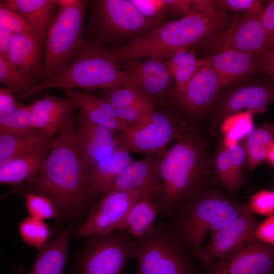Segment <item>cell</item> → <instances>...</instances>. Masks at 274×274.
I'll use <instances>...</instances> for the list:
<instances>
[{"label": "cell", "instance_id": "1", "mask_svg": "<svg viewBox=\"0 0 274 274\" xmlns=\"http://www.w3.org/2000/svg\"><path fill=\"white\" fill-rule=\"evenodd\" d=\"M76 117L67 122L54 137L37 181L29 191L50 198L61 221L72 219L88 209L90 170L76 142Z\"/></svg>", "mask_w": 274, "mask_h": 274}, {"label": "cell", "instance_id": "2", "mask_svg": "<svg viewBox=\"0 0 274 274\" xmlns=\"http://www.w3.org/2000/svg\"><path fill=\"white\" fill-rule=\"evenodd\" d=\"M213 170L210 141L196 124L161 156L159 214L170 217L179 205L212 181Z\"/></svg>", "mask_w": 274, "mask_h": 274}, {"label": "cell", "instance_id": "3", "mask_svg": "<svg viewBox=\"0 0 274 274\" xmlns=\"http://www.w3.org/2000/svg\"><path fill=\"white\" fill-rule=\"evenodd\" d=\"M247 210V204L223 192L212 180L179 205L164 223L182 252L191 260L207 236L235 220Z\"/></svg>", "mask_w": 274, "mask_h": 274}, {"label": "cell", "instance_id": "4", "mask_svg": "<svg viewBox=\"0 0 274 274\" xmlns=\"http://www.w3.org/2000/svg\"><path fill=\"white\" fill-rule=\"evenodd\" d=\"M225 25L218 10L194 11L110 50L118 62L159 57L174 49L194 47L223 30Z\"/></svg>", "mask_w": 274, "mask_h": 274}, {"label": "cell", "instance_id": "5", "mask_svg": "<svg viewBox=\"0 0 274 274\" xmlns=\"http://www.w3.org/2000/svg\"><path fill=\"white\" fill-rule=\"evenodd\" d=\"M119 87L132 88V85L110 49L99 39H83L69 61L57 74L18 97L25 98L49 88L64 91Z\"/></svg>", "mask_w": 274, "mask_h": 274}, {"label": "cell", "instance_id": "6", "mask_svg": "<svg viewBox=\"0 0 274 274\" xmlns=\"http://www.w3.org/2000/svg\"><path fill=\"white\" fill-rule=\"evenodd\" d=\"M91 3L88 30L91 39H99L112 48L163 24L145 17L130 0H94Z\"/></svg>", "mask_w": 274, "mask_h": 274}, {"label": "cell", "instance_id": "7", "mask_svg": "<svg viewBox=\"0 0 274 274\" xmlns=\"http://www.w3.org/2000/svg\"><path fill=\"white\" fill-rule=\"evenodd\" d=\"M196 124L174 109H156L140 123L115 135L117 146L130 152L162 155L168 144Z\"/></svg>", "mask_w": 274, "mask_h": 274}, {"label": "cell", "instance_id": "8", "mask_svg": "<svg viewBox=\"0 0 274 274\" xmlns=\"http://www.w3.org/2000/svg\"><path fill=\"white\" fill-rule=\"evenodd\" d=\"M88 3L87 0H76L67 7L58 8L46 36L43 66L38 77L42 82L54 76L69 61L83 39Z\"/></svg>", "mask_w": 274, "mask_h": 274}, {"label": "cell", "instance_id": "9", "mask_svg": "<svg viewBox=\"0 0 274 274\" xmlns=\"http://www.w3.org/2000/svg\"><path fill=\"white\" fill-rule=\"evenodd\" d=\"M86 238L70 274H125L136 239L119 229Z\"/></svg>", "mask_w": 274, "mask_h": 274}, {"label": "cell", "instance_id": "10", "mask_svg": "<svg viewBox=\"0 0 274 274\" xmlns=\"http://www.w3.org/2000/svg\"><path fill=\"white\" fill-rule=\"evenodd\" d=\"M136 240L134 274H200L182 252L164 223H155Z\"/></svg>", "mask_w": 274, "mask_h": 274}, {"label": "cell", "instance_id": "11", "mask_svg": "<svg viewBox=\"0 0 274 274\" xmlns=\"http://www.w3.org/2000/svg\"><path fill=\"white\" fill-rule=\"evenodd\" d=\"M257 74L224 87L210 113L209 130L216 133L225 118L245 110L265 112L274 101V82Z\"/></svg>", "mask_w": 274, "mask_h": 274}, {"label": "cell", "instance_id": "12", "mask_svg": "<svg viewBox=\"0 0 274 274\" xmlns=\"http://www.w3.org/2000/svg\"><path fill=\"white\" fill-rule=\"evenodd\" d=\"M264 9L261 2L234 19L224 30L194 48L209 55L224 51H234L253 55L265 52V37L261 22Z\"/></svg>", "mask_w": 274, "mask_h": 274}, {"label": "cell", "instance_id": "13", "mask_svg": "<svg viewBox=\"0 0 274 274\" xmlns=\"http://www.w3.org/2000/svg\"><path fill=\"white\" fill-rule=\"evenodd\" d=\"M224 87L217 73L207 65L193 77L181 91H172L166 97L170 107L190 121L209 114Z\"/></svg>", "mask_w": 274, "mask_h": 274}, {"label": "cell", "instance_id": "14", "mask_svg": "<svg viewBox=\"0 0 274 274\" xmlns=\"http://www.w3.org/2000/svg\"><path fill=\"white\" fill-rule=\"evenodd\" d=\"M143 193L139 190L108 191L92 207L76 237L106 234L117 229L131 207Z\"/></svg>", "mask_w": 274, "mask_h": 274}, {"label": "cell", "instance_id": "15", "mask_svg": "<svg viewBox=\"0 0 274 274\" xmlns=\"http://www.w3.org/2000/svg\"><path fill=\"white\" fill-rule=\"evenodd\" d=\"M259 224L255 214L247 210L235 220L213 232L194 259L207 268L252 238Z\"/></svg>", "mask_w": 274, "mask_h": 274}, {"label": "cell", "instance_id": "16", "mask_svg": "<svg viewBox=\"0 0 274 274\" xmlns=\"http://www.w3.org/2000/svg\"><path fill=\"white\" fill-rule=\"evenodd\" d=\"M206 269L203 274H274V248L254 237Z\"/></svg>", "mask_w": 274, "mask_h": 274}, {"label": "cell", "instance_id": "17", "mask_svg": "<svg viewBox=\"0 0 274 274\" xmlns=\"http://www.w3.org/2000/svg\"><path fill=\"white\" fill-rule=\"evenodd\" d=\"M118 63L122 71L129 79L132 88L140 89L156 100L166 98L176 87L166 64L161 57Z\"/></svg>", "mask_w": 274, "mask_h": 274}, {"label": "cell", "instance_id": "18", "mask_svg": "<svg viewBox=\"0 0 274 274\" xmlns=\"http://www.w3.org/2000/svg\"><path fill=\"white\" fill-rule=\"evenodd\" d=\"M115 133L78 115L75 137L82 157L89 170L110 155L117 146Z\"/></svg>", "mask_w": 274, "mask_h": 274}, {"label": "cell", "instance_id": "19", "mask_svg": "<svg viewBox=\"0 0 274 274\" xmlns=\"http://www.w3.org/2000/svg\"><path fill=\"white\" fill-rule=\"evenodd\" d=\"M161 156L148 155L140 160H133L115 179L108 191L139 190L143 194L154 196L157 201L161 189L159 172Z\"/></svg>", "mask_w": 274, "mask_h": 274}, {"label": "cell", "instance_id": "20", "mask_svg": "<svg viewBox=\"0 0 274 274\" xmlns=\"http://www.w3.org/2000/svg\"><path fill=\"white\" fill-rule=\"evenodd\" d=\"M53 141L44 147L0 166V183L12 187L11 192L30 191L49 153Z\"/></svg>", "mask_w": 274, "mask_h": 274}, {"label": "cell", "instance_id": "21", "mask_svg": "<svg viewBox=\"0 0 274 274\" xmlns=\"http://www.w3.org/2000/svg\"><path fill=\"white\" fill-rule=\"evenodd\" d=\"M133 160L130 152L122 146L113 151L90 170L87 183L88 209L106 193L118 175Z\"/></svg>", "mask_w": 274, "mask_h": 274}, {"label": "cell", "instance_id": "22", "mask_svg": "<svg viewBox=\"0 0 274 274\" xmlns=\"http://www.w3.org/2000/svg\"><path fill=\"white\" fill-rule=\"evenodd\" d=\"M28 106L35 128L52 137L67 122L75 117L76 109L70 99L66 97L61 98L53 95L48 91L44 97Z\"/></svg>", "mask_w": 274, "mask_h": 274}, {"label": "cell", "instance_id": "23", "mask_svg": "<svg viewBox=\"0 0 274 274\" xmlns=\"http://www.w3.org/2000/svg\"><path fill=\"white\" fill-rule=\"evenodd\" d=\"M258 56L227 50L202 59L204 65L217 73L225 87L259 73Z\"/></svg>", "mask_w": 274, "mask_h": 274}, {"label": "cell", "instance_id": "24", "mask_svg": "<svg viewBox=\"0 0 274 274\" xmlns=\"http://www.w3.org/2000/svg\"><path fill=\"white\" fill-rule=\"evenodd\" d=\"M44 57L45 49L35 36L27 33L13 34L8 59L20 72L38 78Z\"/></svg>", "mask_w": 274, "mask_h": 274}, {"label": "cell", "instance_id": "25", "mask_svg": "<svg viewBox=\"0 0 274 274\" xmlns=\"http://www.w3.org/2000/svg\"><path fill=\"white\" fill-rule=\"evenodd\" d=\"M0 3L18 12L28 21L45 49L47 30L58 8L55 0H4Z\"/></svg>", "mask_w": 274, "mask_h": 274}, {"label": "cell", "instance_id": "26", "mask_svg": "<svg viewBox=\"0 0 274 274\" xmlns=\"http://www.w3.org/2000/svg\"><path fill=\"white\" fill-rule=\"evenodd\" d=\"M72 230L66 228L47 243L38 253L27 274H64L68 259V247Z\"/></svg>", "mask_w": 274, "mask_h": 274}, {"label": "cell", "instance_id": "27", "mask_svg": "<svg viewBox=\"0 0 274 274\" xmlns=\"http://www.w3.org/2000/svg\"><path fill=\"white\" fill-rule=\"evenodd\" d=\"M158 214L156 199L151 195L143 194L131 207L117 229L134 238H140L153 227Z\"/></svg>", "mask_w": 274, "mask_h": 274}, {"label": "cell", "instance_id": "28", "mask_svg": "<svg viewBox=\"0 0 274 274\" xmlns=\"http://www.w3.org/2000/svg\"><path fill=\"white\" fill-rule=\"evenodd\" d=\"M54 138L39 129L22 133L0 134V166L44 147Z\"/></svg>", "mask_w": 274, "mask_h": 274}, {"label": "cell", "instance_id": "29", "mask_svg": "<svg viewBox=\"0 0 274 274\" xmlns=\"http://www.w3.org/2000/svg\"><path fill=\"white\" fill-rule=\"evenodd\" d=\"M175 84L173 91H182L193 77L202 67V58L198 59L195 52L191 49L181 48L162 55Z\"/></svg>", "mask_w": 274, "mask_h": 274}, {"label": "cell", "instance_id": "30", "mask_svg": "<svg viewBox=\"0 0 274 274\" xmlns=\"http://www.w3.org/2000/svg\"><path fill=\"white\" fill-rule=\"evenodd\" d=\"M274 142V123L266 122L254 128L244 139L246 165L251 173L266 161L269 148Z\"/></svg>", "mask_w": 274, "mask_h": 274}, {"label": "cell", "instance_id": "31", "mask_svg": "<svg viewBox=\"0 0 274 274\" xmlns=\"http://www.w3.org/2000/svg\"><path fill=\"white\" fill-rule=\"evenodd\" d=\"M66 97L73 104L78 115L95 124L101 125L115 133L125 130L127 126L119 119L115 118L101 111L97 107L87 101L78 89L63 91Z\"/></svg>", "mask_w": 274, "mask_h": 274}, {"label": "cell", "instance_id": "32", "mask_svg": "<svg viewBox=\"0 0 274 274\" xmlns=\"http://www.w3.org/2000/svg\"><path fill=\"white\" fill-rule=\"evenodd\" d=\"M253 115L252 112L245 110L229 115L223 121L220 126L223 136L221 144L227 151L244 140L254 128Z\"/></svg>", "mask_w": 274, "mask_h": 274}, {"label": "cell", "instance_id": "33", "mask_svg": "<svg viewBox=\"0 0 274 274\" xmlns=\"http://www.w3.org/2000/svg\"><path fill=\"white\" fill-rule=\"evenodd\" d=\"M36 129L29 106L18 102L0 111V134L22 133Z\"/></svg>", "mask_w": 274, "mask_h": 274}, {"label": "cell", "instance_id": "34", "mask_svg": "<svg viewBox=\"0 0 274 274\" xmlns=\"http://www.w3.org/2000/svg\"><path fill=\"white\" fill-rule=\"evenodd\" d=\"M37 78L23 74L8 58L0 56V82L17 97L37 85Z\"/></svg>", "mask_w": 274, "mask_h": 274}, {"label": "cell", "instance_id": "35", "mask_svg": "<svg viewBox=\"0 0 274 274\" xmlns=\"http://www.w3.org/2000/svg\"><path fill=\"white\" fill-rule=\"evenodd\" d=\"M18 230L23 242L38 251L48 243L51 236L50 227L45 221L29 216L19 223Z\"/></svg>", "mask_w": 274, "mask_h": 274}, {"label": "cell", "instance_id": "36", "mask_svg": "<svg viewBox=\"0 0 274 274\" xmlns=\"http://www.w3.org/2000/svg\"><path fill=\"white\" fill-rule=\"evenodd\" d=\"M101 90L99 96L109 101L115 109L143 103L157 102V100L138 88L119 87Z\"/></svg>", "mask_w": 274, "mask_h": 274}, {"label": "cell", "instance_id": "37", "mask_svg": "<svg viewBox=\"0 0 274 274\" xmlns=\"http://www.w3.org/2000/svg\"><path fill=\"white\" fill-rule=\"evenodd\" d=\"M25 207L29 216L43 221L59 219V212L54 202L41 193L26 191L22 193Z\"/></svg>", "mask_w": 274, "mask_h": 274}, {"label": "cell", "instance_id": "38", "mask_svg": "<svg viewBox=\"0 0 274 274\" xmlns=\"http://www.w3.org/2000/svg\"><path fill=\"white\" fill-rule=\"evenodd\" d=\"M213 170L218 181L228 195H235L239 189L233 177L228 152L222 144L213 157Z\"/></svg>", "mask_w": 274, "mask_h": 274}, {"label": "cell", "instance_id": "39", "mask_svg": "<svg viewBox=\"0 0 274 274\" xmlns=\"http://www.w3.org/2000/svg\"><path fill=\"white\" fill-rule=\"evenodd\" d=\"M0 26L10 31L13 34L27 33L37 38L29 23L21 15L1 3H0Z\"/></svg>", "mask_w": 274, "mask_h": 274}, {"label": "cell", "instance_id": "40", "mask_svg": "<svg viewBox=\"0 0 274 274\" xmlns=\"http://www.w3.org/2000/svg\"><path fill=\"white\" fill-rule=\"evenodd\" d=\"M157 109V102H151L116 109L119 120L127 127L135 125L150 115Z\"/></svg>", "mask_w": 274, "mask_h": 274}, {"label": "cell", "instance_id": "41", "mask_svg": "<svg viewBox=\"0 0 274 274\" xmlns=\"http://www.w3.org/2000/svg\"><path fill=\"white\" fill-rule=\"evenodd\" d=\"M130 1L145 17L161 24L168 22L164 0Z\"/></svg>", "mask_w": 274, "mask_h": 274}, {"label": "cell", "instance_id": "42", "mask_svg": "<svg viewBox=\"0 0 274 274\" xmlns=\"http://www.w3.org/2000/svg\"><path fill=\"white\" fill-rule=\"evenodd\" d=\"M235 182L240 189L245 179L244 166L246 165V153L244 140L227 150Z\"/></svg>", "mask_w": 274, "mask_h": 274}, {"label": "cell", "instance_id": "43", "mask_svg": "<svg viewBox=\"0 0 274 274\" xmlns=\"http://www.w3.org/2000/svg\"><path fill=\"white\" fill-rule=\"evenodd\" d=\"M249 211L255 214L271 216L274 214V191L262 190L253 195L247 204Z\"/></svg>", "mask_w": 274, "mask_h": 274}, {"label": "cell", "instance_id": "44", "mask_svg": "<svg viewBox=\"0 0 274 274\" xmlns=\"http://www.w3.org/2000/svg\"><path fill=\"white\" fill-rule=\"evenodd\" d=\"M261 22L265 37V52L274 50V0L264 9Z\"/></svg>", "mask_w": 274, "mask_h": 274}, {"label": "cell", "instance_id": "45", "mask_svg": "<svg viewBox=\"0 0 274 274\" xmlns=\"http://www.w3.org/2000/svg\"><path fill=\"white\" fill-rule=\"evenodd\" d=\"M261 2L258 0H213L215 8L230 12L244 13L256 7Z\"/></svg>", "mask_w": 274, "mask_h": 274}, {"label": "cell", "instance_id": "46", "mask_svg": "<svg viewBox=\"0 0 274 274\" xmlns=\"http://www.w3.org/2000/svg\"><path fill=\"white\" fill-rule=\"evenodd\" d=\"M167 16L178 20L190 14L193 10L190 0H164Z\"/></svg>", "mask_w": 274, "mask_h": 274}, {"label": "cell", "instance_id": "47", "mask_svg": "<svg viewBox=\"0 0 274 274\" xmlns=\"http://www.w3.org/2000/svg\"><path fill=\"white\" fill-rule=\"evenodd\" d=\"M255 237L262 242L274 245V215L269 216L259 224L255 233Z\"/></svg>", "mask_w": 274, "mask_h": 274}, {"label": "cell", "instance_id": "48", "mask_svg": "<svg viewBox=\"0 0 274 274\" xmlns=\"http://www.w3.org/2000/svg\"><path fill=\"white\" fill-rule=\"evenodd\" d=\"M259 72L267 75L274 82V50L258 56Z\"/></svg>", "mask_w": 274, "mask_h": 274}, {"label": "cell", "instance_id": "49", "mask_svg": "<svg viewBox=\"0 0 274 274\" xmlns=\"http://www.w3.org/2000/svg\"><path fill=\"white\" fill-rule=\"evenodd\" d=\"M18 102L9 89L3 87L0 88V111L16 106Z\"/></svg>", "mask_w": 274, "mask_h": 274}, {"label": "cell", "instance_id": "50", "mask_svg": "<svg viewBox=\"0 0 274 274\" xmlns=\"http://www.w3.org/2000/svg\"><path fill=\"white\" fill-rule=\"evenodd\" d=\"M13 33L0 26V56L8 58Z\"/></svg>", "mask_w": 274, "mask_h": 274}, {"label": "cell", "instance_id": "51", "mask_svg": "<svg viewBox=\"0 0 274 274\" xmlns=\"http://www.w3.org/2000/svg\"><path fill=\"white\" fill-rule=\"evenodd\" d=\"M266 161L274 166V142L272 143L269 148Z\"/></svg>", "mask_w": 274, "mask_h": 274}, {"label": "cell", "instance_id": "52", "mask_svg": "<svg viewBox=\"0 0 274 274\" xmlns=\"http://www.w3.org/2000/svg\"><path fill=\"white\" fill-rule=\"evenodd\" d=\"M76 0H55L58 8H65L73 5Z\"/></svg>", "mask_w": 274, "mask_h": 274}]
</instances>
